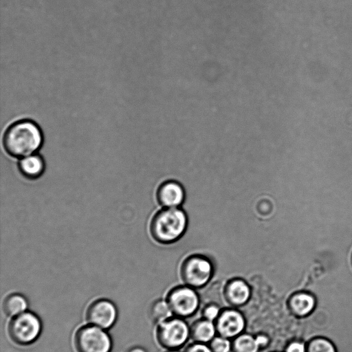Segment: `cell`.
<instances>
[{"label":"cell","instance_id":"6da1fadb","mask_svg":"<svg viewBox=\"0 0 352 352\" xmlns=\"http://www.w3.org/2000/svg\"><path fill=\"white\" fill-rule=\"evenodd\" d=\"M43 135L34 122L24 120L11 124L6 131L3 144L6 151L14 157H24L38 151Z\"/></svg>","mask_w":352,"mask_h":352},{"label":"cell","instance_id":"7a4b0ae2","mask_svg":"<svg viewBox=\"0 0 352 352\" xmlns=\"http://www.w3.org/2000/svg\"><path fill=\"white\" fill-rule=\"evenodd\" d=\"M188 225L185 212L179 208H166L157 212L151 220V234L161 243H170L179 239Z\"/></svg>","mask_w":352,"mask_h":352},{"label":"cell","instance_id":"3957f363","mask_svg":"<svg viewBox=\"0 0 352 352\" xmlns=\"http://www.w3.org/2000/svg\"><path fill=\"white\" fill-rule=\"evenodd\" d=\"M8 331L13 342L20 345H28L34 342L39 336L41 322L36 315L25 311L12 318Z\"/></svg>","mask_w":352,"mask_h":352},{"label":"cell","instance_id":"277c9868","mask_svg":"<svg viewBox=\"0 0 352 352\" xmlns=\"http://www.w3.org/2000/svg\"><path fill=\"white\" fill-rule=\"evenodd\" d=\"M78 352H110L111 340L102 328L94 325L80 327L74 336Z\"/></svg>","mask_w":352,"mask_h":352},{"label":"cell","instance_id":"5b68a950","mask_svg":"<svg viewBox=\"0 0 352 352\" xmlns=\"http://www.w3.org/2000/svg\"><path fill=\"white\" fill-rule=\"evenodd\" d=\"M213 267L206 256L195 254L187 258L182 265V274L186 280L195 286L208 282L212 276Z\"/></svg>","mask_w":352,"mask_h":352},{"label":"cell","instance_id":"8992f818","mask_svg":"<svg viewBox=\"0 0 352 352\" xmlns=\"http://www.w3.org/2000/svg\"><path fill=\"white\" fill-rule=\"evenodd\" d=\"M86 318L92 325L102 329H109L117 318V309L114 304L106 299L94 301L88 307Z\"/></svg>","mask_w":352,"mask_h":352},{"label":"cell","instance_id":"52a82bcc","mask_svg":"<svg viewBox=\"0 0 352 352\" xmlns=\"http://www.w3.org/2000/svg\"><path fill=\"white\" fill-rule=\"evenodd\" d=\"M157 199L164 208H178L184 201L185 191L179 182L168 180L159 186Z\"/></svg>","mask_w":352,"mask_h":352},{"label":"cell","instance_id":"ba28073f","mask_svg":"<svg viewBox=\"0 0 352 352\" xmlns=\"http://www.w3.org/2000/svg\"><path fill=\"white\" fill-rule=\"evenodd\" d=\"M161 333L162 339L167 344L178 346L186 340L188 330L184 322L173 320L162 325Z\"/></svg>","mask_w":352,"mask_h":352},{"label":"cell","instance_id":"9c48e42d","mask_svg":"<svg viewBox=\"0 0 352 352\" xmlns=\"http://www.w3.org/2000/svg\"><path fill=\"white\" fill-rule=\"evenodd\" d=\"M171 300L175 310L183 315L192 313L198 305L196 294L188 288L177 290L173 294Z\"/></svg>","mask_w":352,"mask_h":352},{"label":"cell","instance_id":"30bf717a","mask_svg":"<svg viewBox=\"0 0 352 352\" xmlns=\"http://www.w3.org/2000/svg\"><path fill=\"white\" fill-rule=\"evenodd\" d=\"M18 168L25 177L29 179H36L43 173L45 162L39 155H30L20 160Z\"/></svg>","mask_w":352,"mask_h":352},{"label":"cell","instance_id":"8fae6325","mask_svg":"<svg viewBox=\"0 0 352 352\" xmlns=\"http://www.w3.org/2000/svg\"><path fill=\"white\" fill-rule=\"evenodd\" d=\"M292 312L298 316L310 314L316 306L314 296L307 292H299L293 294L289 300Z\"/></svg>","mask_w":352,"mask_h":352},{"label":"cell","instance_id":"7c38bea8","mask_svg":"<svg viewBox=\"0 0 352 352\" xmlns=\"http://www.w3.org/2000/svg\"><path fill=\"white\" fill-rule=\"evenodd\" d=\"M243 326V318L241 314L235 311L223 314L219 323V331L226 336H235L241 331Z\"/></svg>","mask_w":352,"mask_h":352},{"label":"cell","instance_id":"4fadbf2b","mask_svg":"<svg viewBox=\"0 0 352 352\" xmlns=\"http://www.w3.org/2000/svg\"><path fill=\"white\" fill-rule=\"evenodd\" d=\"M28 307L26 298L19 294L8 295L3 302V309L6 314L14 317L25 311Z\"/></svg>","mask_w":352,"mask_h":352},{"label":"cell","instance_id":"5bb4252c","mask_svg":"<svg viewBox=\"0 0 352 352\" xmlns=\"http://www.w3.org/2000/svg\"><path fill=\"white\" fill-rule=\"evenodd\" d=\"M230 294L232 300L236 303L246 301L249 297L248 286L241 280H235L230 285Z\"/></svg>","mask_w":352,"mask_h":352},{"label":"cell","instance_id":"9a60e30c","mask_svg":"<svg viewBox=\"0 0 352 352\" xmlns=\"http://www.w3.org/2000/svg\"><path fill=\"white\" fill-rule=\"evenodd\" d=\"M307 352H336L333 344L328 339L316 338L306 345Z\"/></svg>","mask_w":352,"mask_h":352},{"label":"cell","instance_id":"2e32d148","mask_svg":"<svg viewBox=\"0 0 352 352\" xmlns=\"http://www.w3.org/2000/svg\"><path fill=\"white\" fill-rule=\"evenodd\" d=\"M259 346L257 338L247 335L239 338L236 342V346L240 352H256Z\"/></svg>","mask_w":352,"mask_h":352},{"label":"cell","instance_id":"e0dca14e","mask_svg":"<svg viewBox=\"0 0 352 352\" xmlns=\"http://www.w3.org/2000/svg\"><path fill=\"white\" fill-rule=\"evenodd\" d=\"M197 336L198 338L203 341L210 340L214 334V327L210 321L201 322L197 329Z\"/></svg>","mask_w":352,"mask_h":352},{"label":"cell","instance_id":"ac0fdd59","mask_svg":"<svg viewBox=\"0 0 352 352\" xmlns=\"http://www.w3.org/2000/svg\"><path fill=\"white\" fill-rule=\"evenodd\" d=\"M151 316L156 320L161 321L170 315V311L166 303L158 302L151 309Z\"/></svg>","mask_w":352,"mask_h":352},{"label":"cell","instance_id":"d6986e66","mask_svg":"<svg viewBox=\"0 0 352 352\" xmlns=\"http://www.w3.org/2000/svg\"><path fill=\"white\" fill-rule=\"evenodd\" d=\"M212 346L216 352H228L230 344L227 340L218 338L214 340Z\"/></svg>","mask_w":352,"mask_h":352},{"label":"cell","instance_id":"ffe728a7","mask_svg":"<svg viewBox=\"0 0 352 352\" xmlns=\"http://www.w3.org/2000/svg\"><path fill=\"white\" fill-rule=\"evenodd\" d=\"M286 352H307V346L302 342L295 340L288 345Z\"/></svg>","mask_w":352,"mask_h":352},{"label":"cell","instance_id":"44dd1931","mask_svg":"<svg viewBox=\"0 0 352 352\" xmlns=\"http://www.w3.org/2000/svg\"><path fill=\"white\" fill-rule=\"evenodd\" d=\"M219 314V309L214 306H212L206 311V316L209 320L214 319Z\"/></svg>","mask_w":352,"mask_h":352},{"label":"cell","instance_id":"7402d4cb","mask_svg":"<svg viewBox=\"0 0 352 352\" xmlns=\"http://www.w3.org/2000/svg\"><path fill=\"white\" fill-rule=\"evenodd\" d=\"M191 352H211L210 350L206 346L197 345L193 347Z\"/></svg>","mask_w":352,"mask_h":352},{"label":"cell","instance_id":"603a6c76","mask_svg":"<svg viewBox=\"0 0 352 352\" xmlns=\"http://www.w3.org/2000/svg\"><path fill=\"white\" fill-rule=\"evenodd\" d=\"M257 340L260 345H265L267 342V338L265 336H258Z\"/></svg>","mask_w":352,"mask_h":352},{"label":"cell","instance_id":"cb8c5ba5","mask_svg":"<svg viewBox=\"0 0 352 352\" xmlns=\"http://www.w3.org/2000/svg\"><path fill=\"white\" fill-rule=\"evenodd\" d=\"M128 352H146V351L140 347H133V348H131Z\"/></svg>","mask_w":352,"mask_h":352},{"label":"cell","instance_id":"d4e9b609","mask_svg":"<svg viewBox=\"0 0 352 352\" xmlns=\"http://www.w3.org/2000/svg\"><path fill=\"white\" fill-rule=\"evenodd\" d=\"M351 267H352V255H351Z\"/></svg>","mask_w":352,"mask_h":352}]
</instances>
